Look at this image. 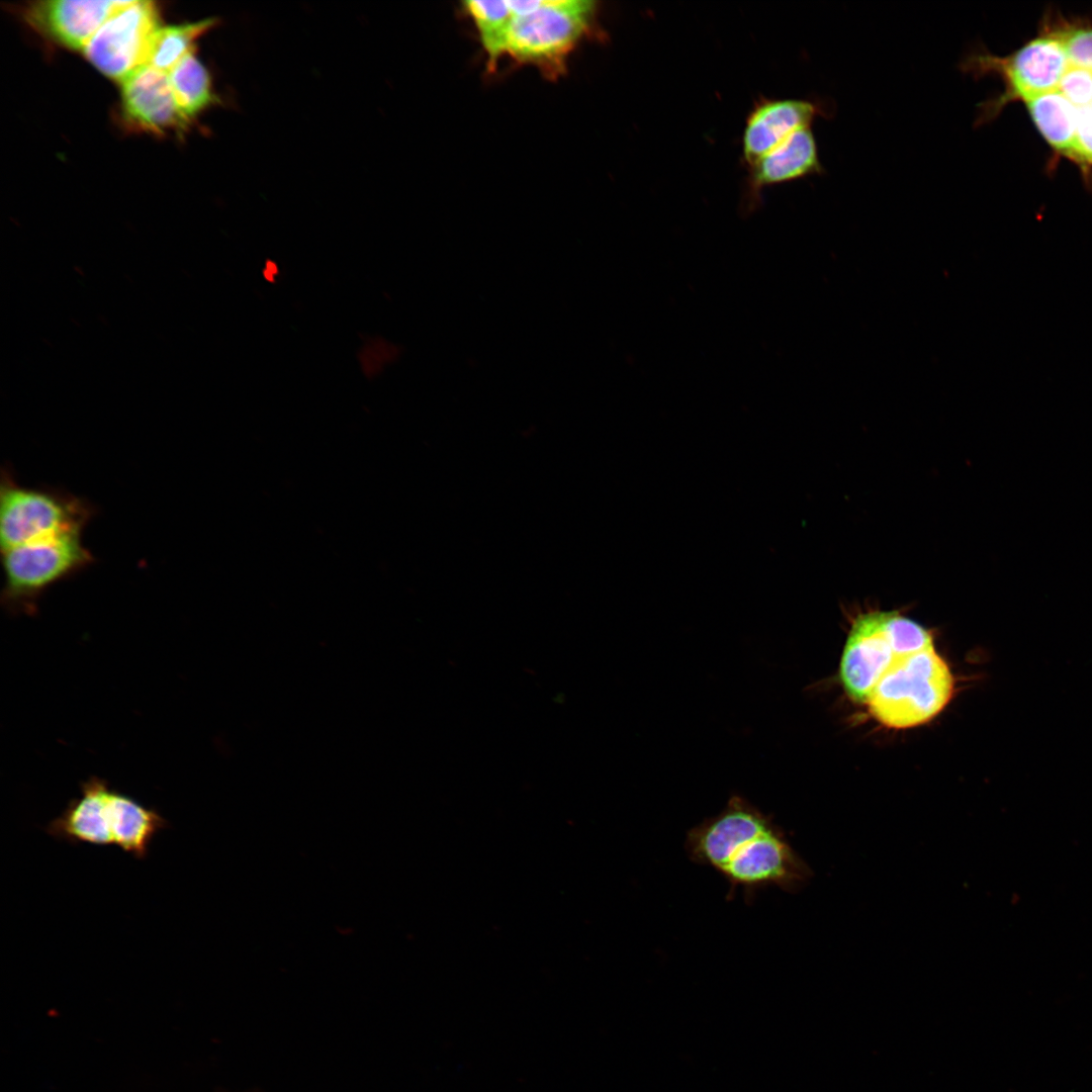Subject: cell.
Returning a JSON list of instances; mask_svg holds the SVG:
<instances>
[{
  "mask_svg": "<svg viewBox=\"0 0 1092 1092\" xmlns=\"http://www.w3.org/2000/svg\"><path fill=\"white\" fill-rule=\"evenodd\" d=\"M1029 113L1046 142L1059 152L1075 159L1076 108L1059 90L1025 101Z\"/></svg>",
  "mask_w": 1092,
  "mask_h": 1092,
  "instance_id": "2e32d148",
  "label": "cell"
},
{
  "mask_svg": "<svg viewBox=\"0 0 1092 1092\" xmlns=\"http://www.w3.org/2000/svg\"><path fill=\"white\" fill-rule=\"evenodd\" d=\"M168 76L176 102L189 120L217 102L209 73L193 53L180 61Z\"/></svg>",
  "mask_w": 1092,
  "mask_h": 1092,
  "instance_id": "ac0fdd59",
  "label": "cell"
},
{
  "mask_svg": "<svg viewBox=\"0 0 1092 1092\" xmlns=\"http://www.w3.org/2000/svg\"><path fill=\"white\" fill-rule=\"evenodd\" d=\"M109 791L104 779L89 778L81 785V796L69 802L62 814L48 824L46 832L73 844H113L107 810Z\"/></svg>",
  "mask_w": 1092,
  "mask_h": 1092,
  "instance_id": "5bb4252c",
  "label": "cell"
},
{
  "mask_svg": "<svg viewBox=\"0 0 1092 1092\" xmlns=\"http://www.w3.org/2000/svg\"><path fill=\"white\" fill-rule=\"evenodd\" d=\"M1061 39L1070 67L1092 71V30H1075Z\"/></svg>",
  "mask_w": 1092,
  "mask_h": 1092,
  "instance_id": "44dd1931",
  "label": "cell"
},
{
  "mask_svg": "<svg viewBox=\"0 0 1092 1092\" xmlns=\"http://www.w3.org/2000/svg\"><path fill=\"white\" fill-rule=\"evenodd\" d=\"M729 883V898L741 888L747 898L769 886L787 892L801 890L813 873L775 824L745 842L719 872Z\"/></svg>",
  "mask_w": 1092,
  "mask_h": 1092,
  "instance_id": "52a82bcc",
  "label": "cell"
},
{
  "mask_svg": "<svg viewBox=\"0 0 1092 1092\" xmlns=\"http://www.w3.org/2000/svg\"><path fill=\"white\" fill-rule=\"evenodd\" d=\"M262 273H263V277L267 281L274 282V281H276V278L279 275V267L275 262H273L271 260H267L265 262L264 267H263Z\"/></svg>",
  "mask_w": 1092,
  "mask_h": 1092,
  "instance_id": "603a6c76",
  "label": "cell"
},
{
  "mask_svg": "<svg viewBox=\"0 0 1092 1092\" xmlns=\"http://www.w3.org/2000/svg\"><path fill=\"white\" fill-rule=\"evenodd\" d=\"M509 3L516 16L507 35L505 55L556 80L586 38L599 32V3L589 0H533Z\"/></svg>",
  "mask_w": 1092,
  "mask_h": 1092,
  "instance_id": "6da1fadb",
  "label": "cell"
},
{
  "mask_svg": "<svg viewBox=\"0 0 1092 1092\" xmlns=\"http://www.w3.org/2000/svg\"><path fill=\"white\" fill-rule=\"evenodd\" d=\"M463 9L472 19L487 57V67L494 70L505 56L507 35L516 16L507 1H465Z\"/></svg>",
  "mask_w": 1092,
  "mask_h": 1092,
  "instance_id": "e0dca14e",
  "label": "cell"
},
{
  "mask_svg": "<svg viewBox=\"0 0 1092 1092\" xmlns=\"http://www.w3.org/2000/svg\"><path fill=\"white\" fill-rule=\"evenodd\" d=\"M953 675L934 647L898 659L873 690L867 704L874 718L894 729L922 725L950 701Z\"/></svg>",
  "mask_w": 1092,
  "mask_h": 1092,
  "instance_id": "3957f363",
  "label": "cell"
},
{
  "mask_svg": "<svg viewBox=\"0 0 1092 1092\" xmlns=\"http://www.w3.org/2000/svg\"><path fill=\"white\" fill-rule=\"evenodd\" d=\"M1075 160L1092 163V105L1078 108Z\"/></svg>",
  "mask_w": 1092,
  "mask_h": 1092,
  "instance_id": "7402d4cb",
  "label": "cell"
},
{
  "mask_svg": "<svg viewBox=\"0 0 1092 1092\" xmlns=\"http://www.w3.org/2000/svg\"><path fill=\"white\" fill-rule=\"evenodd\" d=\"M775 824L770 816L734 795L719 814L688 831L685 848L695 863L719 873L738 848Z\"/></svg>",
  "mask_w": 1092,
  "mask_h": 1092,
  "instance_id": "9c48e42d",
  "label": "cell"
},
{
  "mask_svg": "<svg viewBox=\"0 0 1092 1092\" xmlns=\"http://www.w3.org/2000/svg\"><path fill=\"white\" fill-rule=\"evenodd\" d=\"M1070 65L1060 37L1044 36L1031 40L1007 58L995 57L976 48L959 62V70L979 79L988 74L999 75L1006 84L1004 95L983 102L975 121H989L1012 98L1023 101L1058 90Z\"/></svg>",
  "mask_w": 1092,
  "mask_h": 1092,
  "instance_id": "8992f818",
  "label": "cell"
},
{
  "mask_svg": "<svg viewBox=\"0 0 1092 1092\" xmlns=\"http://www.w3.org/2000/svg\"><path fill=\"white\" fill-rule=\"evenodd\" d=\"M160 14L154 2L129 1L114 12L83 48L88 61L120 82L147 65Z\"/></svg>",
  "mask_w": 1092,
  "mask_h": 1092,
  "instance_id": "ba28073f",
  "label": "cell"
},
{
  "mask_svg": "<svg viewBox=\"0 0 1092 1092\" xmlns=\"http://www.w3.org/2000/svg\"><path fill=\"white\" fill-rule=\"evenodd\" d=\"M122 112L131 125L155 133L185 129L168 73L146 65L121 81Z\"/></svg>",
  "mask_w": 1092,
  "mask_h": 1092,
  "instance_id": "8fae6325",
  "label": "cell"
},
{
  "mask_svg": "<svg viewBox=\"0 0 1092 1092\" xmlns=\"http://www.w3.org/2000/svg\"><path fill=\"white\" fill-rule=\"evenodd\" d=\"M128 2L39 1L24 9V17L33 28L58 43L83 50L103 23Z\"/></svg>",
  "mask_w": 1092,
  "mask_h": 1092,
  "instance_id": "7c38bea8",
  "label": "cell"
},
{
  "mask_svg": "<svg viewBox=\"0 0 1092 1092\" xmlns=\"http://www.w3.org/2000/svg\"><path fill=\"white\" fill-rule=\"evenodd\" d=\"M748 168L750 206L764 187L824 173L812 126L796 130Z\"/></svg>",
  "mask_w": 1092,
  "mask_h": 1092,
  "instance_id": "4fadbf2b",
  "label": "cell"
},
{
  "mask_svg": "<svg viewBox=\"0 0 1092 1092\" xmlns=\"http://www.w3.org/2000/svg\"><path fill=\"white\" fill-rule=\"evenodd\" d=\"M82 535L80 530L67 531L2 550V607L10 614L34 615L39 599L52 585L90 566L95 558Z\"/></svg>",
  "mask_w": 1092,
  "mask_h": 1092,
  "instance_id": "277c9868",
  "label": "cell"
},
{
  "mask_svg": "<svg viewBox=\"0 0 1092 1092\" xmlns=\"http://www.w3.org/2000/svg\"><path fill=\"white\" fill-rule=\"evenodd\" d=\"M933 647L929 630L899 611L859 613L851 623L840 660L848 697L867 704L873 690L900 658Z\"/></svg>",
  "mask_w": 1092,
  "mask_h": 1092,
  "instance_id": "7a4b0ae2",
  "label": "cell"
},
{
  "mask_svg": "<svg viewBox=\"0 0 1092 1092\" xmlns=\"http://www.w3.org/2000/svg\"><path fill=\"white\" fill-rule=\"evenodd\" d=\"M107 810L113 844L138 859L147 857L154 837L169 826L156 809L112 789L107 797Z\"/></svg>",
  "mask_w": 1092,
  "mask_h": 1092,
  "instance_id": "9a60e30c",
  "label": "cell"
},
{
  "mask_svg": "<svg viewBox=\"0 0 1092 1092\" xmlns=\"http://www.w3.org/2000/svg\"><path fill=\"white\" fill-rule=\"evenodd\" d=\"M1058 90L1076 107L1092 105V71L1069 67Z\"/></svg>",
  "mask_w": 1092,
  "mask_h": 1092,
  "instance_id": "ffe728a7",
  "label": "cell"
},
{
  "mask_svg": "<svg viewBox=\"0 0 1092 1092\" xmlns=\"http://www.w3.org/2000/svg\"><path fill=\"white\" fill-rule=\"evenodd\" d=\"M832 104L820 99L760 98L746 117L742 158L748 167L796 130L833 113Z\"/></svg>",
  "mask_w": 1092,
  "mask_h": 1092,
  "instance_id": "30bf717a",
  "label": "cell"
},
{
  "mask_svg": "<svg viewBox=\"0 0 1092 1092\" xmlns=\"http://www.w3.org/2000/svg\"><path fill=\"white\" fill-rule=\"evenodd\" d=\"M216 22L214 18H207L193 23L160 26L152 39L147 65L169 73L193 53L196 39Z\"/></svg>",
  "mask_w": 1092,
  "mask_h": 1092,
  "instance_id": "d6986e66",
  "label": "cell"
},
{
  "mask_svg": "<svg viewBox=\"0 0 1092 1092\" xmlns=\"http://www.w3.org/2000/svg\"><path fill=\"white\" fill-rule=\"evenodd\" d=\"M96 507L65 489L52 486L28 487L19 484L3 468L0 483V549L30 540L63 533L83 531Z\"/></svg>",
  "mask_w": 1092,
  "mask_h": 1092,
  "instance_id": "5b68a950",
  "label": "cell"
}]
</instances>
